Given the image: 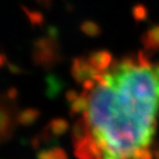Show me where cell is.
Segmentation results:
<instances>
[{
  "instance_id": "obj_8",
  "label": "cell",
  "mask_w": 159,
  "mask_h": 159,
  "mask_svg": "<svg viewBox=\"0 0 159 159\" xmlns=\"http://www.w3.org/2000/svg\"><path fill=\"white\" fill-rule=\"evenodd\" d=\"M8 59H7V57H6L3 53H0V67H2V66H5L6 64H8Z\"/></svg>"
},
{
  "instance_id": "obj_4",
  "label": "cell",
  "mask_w": 159,
  "mask_h": 159,
  "mask_svg": "<svg viewBox=\"0 0 159 159\" xmlns=\"http://www.w3.org/2000/svg\"><path fill=\"white\" fill-rule=\"evenodd\" d=\"M40 115H41V113L39 109L29 107V108H25L21 112L17 113L16 120H17V124H19L20 126L28 127L34 124L39 119Z\"/></svg>"
},
{
  "instance_id": "obj_3",
  "label": "cell",
  "mask_w": 159,
  "mask_h": 159,
  "mask_svg": "<svg viewBox=\"0 0 159 159\" xmlns=\"http://www.w3.org/2000/svg\"><path fill=\"white\" fill-rule=\"evenodd\" d=\"M16 117L13 116V109L7 104L3 97H0V144L9 140L15 133Z\"/></svg>"
},
{
  "instance_id": "obj_2",
  "label": "cell",
  "mask_w": 159,
  "mask_h": 159,
  "mask_svg": "<svg viewBox=\"0 0 159 159\" xmlns=\"http://www.w3.org/2000/svg\"><path fill=\"white\" fill-rule=\"evenodd\" d=\"M33 63L43 69H51L57 60V53L54 49L53 42L48 39L38 40L34 44L32 53Z\"/></svg>"
},
{
  "instance_id": "obj_6",
  "label": "cell",
  "mask_w": 159,
  "mask_h": 159,
  "mask_svg": "<svg viewBox=\"0 0 159 159\" xmlns=\"http://www.w3.org/2000/svg\"><path fill=\"white\" fill-rule=\"evenodd\" d=\"M62 84L60 82V79H57L55 75L50 74L47 76V95L49 97H54L61 91Z\"/></svg>"
},
{
  "instance_id": "obj_9",
  "label": "cell",
  "mask_w": 159,
  "mask_h": 159,
  "mask_svg": "<svg viewBox=\"0 0 159 159\" xmlns=\"http://www.w3.org/2000/svg\"><path fill=\"white\" fill-rule=\"evenodd\" d=\"M150 38H152V40H155L156 42L159 43V29L155 30V31H152V32H150Z\"/></svg>"
},
{
  "instance_id": "obj_5",
  "label": "cell",
  "mask_w": 159,
  "mask_h": 159,
  "mask_svg": "<svg viewBox=\"0 0 159 159\" xmlns=\"http://www.w3.org/2000/svg\"><path fill=\"white\" fill-rule=\"evenodd\" d=\"M37 159H67V155L61 148L43 149L38 152Z\"/></svg>"
},
{
  "instance_id": "obj_7",
  "label": "cell",
  "mask_w": 159,
  "mask_h": 159,
  "mask_svg": "<svg viewBox=\"0 0 159 159\" xmlns=\"http://www.w3.org/2000/svg\"><path fill=\"white\" fill-rule=\"evenodd\" d=\"M6 97H7L9 101H16L18 97V89H15V87H11L7 91V94H6Z\"/></svg>"
},
{
  "instance_id": "obj_1",
  "label": "cell",
  "mask_w": 159,
  "mask_h": 159,
  "mask_svg": "<svg viewBox=\"0 0 159 159\" xmlns=\"http://www.w3.org/2000/svg\"><path fill=\"white\" fill-rule=\"evenodd\" d=\"M83 92L71 102L77 159H152L159 117V61L98 51L73 61Z\"/></svg>"
}]
</instances>
